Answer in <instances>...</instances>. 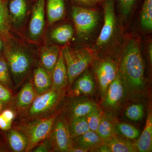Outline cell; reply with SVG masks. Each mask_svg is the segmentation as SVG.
Masks as SVG:
<instances>
[{"mask_svg":"<svg viewBox=\"0 0 152 152\" xmlns=\"http://www.w3.org/2000/svg\"><path fill=\"white\" fill-rule=\"evenodd\" d=\"M145 66L138 41L131 40L125 47L118 73L124 85L126 94H137L145 88Z\"/></svg>","mask_w":152,"mask_h":152,"instance_id":"obj_1","label":"cell"},{"mask_svg":"<svg viewBox=\"0 0 152 152\" xmlns=\"http://www.w3.org/2000/svg\"><path fill=\"white\" fill-rule=\"evenodd\" d=\"M3 56L7 61L15 88H18L29 75L34 57L27 50L14 42H4Z\"/></svg>","mask_w":152,"mask_h":152,"instance_id":"obj_2","label":"cell"},{"mask_svg":"<svg viewBox=\"0 0 152 152\" xmlns=\"http://www.w3.org/2000/svg\"><path fill=\"white\" fill-rule=\"evenodd\" d=\"M64 91L51 89L42 94L37 96L28 108L19 117L20 121L46 118L57 113Z\"/></svg>","mask_w":152,"mask_h":152,"instance_id":"obj_3","label":"cell"},{"mask_svg":"<svg viewBox=\"0 0 152 152\" xmlns=\"http://www.w3.org/2000/svg\"><path fill=\"white\" fill-rule=\"evenodd\" d=\"M59 114L57 112L46 118L20 121L15 126V128L23 133L27 139L26 152L31 151L34 148L48 137Z\"/></svg>","mask_w":152,"mask_h":152,"instance_id":"obj_4","label":"cell"},{"mask_svg":"<svg viewBox=\"0 0 152 152\" xmlns=\"http://www.w3.org/2000/svg\"><path fill=\"white\" fill-rule=\"evenodd\" d=\"M62 53L67 72L68 86L72 85L92 61L91 53L88 49L73 50L65 47Z\"/></svg>","mask_w":152,"mask_h":152,"instance_id":"obj_5","label":"cell"},{"mask_svg":"<svg viewBox=\"0 0 152 152\" xmlns=\"http://www.w3.org/2000/svg\"><path fill=\"white\" fill-rule=\"evenodd\" d=\"M53 151L69 152L73 145L69 123L61 114H59L48 137Z\"/></svg>","mask_w":152,"mask_h":152,"instance_id":"obj_6","label":"cell"},{"mask_svg":"<svg viewBox=\"0 0 152 152\" xmlns=\"http://www.w3.org/2000/svg\"><path fill=\"white\" fill-rule=\"evenodd\" d=\"M72 15L77 33L82 37L89 34L98 24L99 14L94 9L75 6Z\"/></svg>","mask_w":152,"mask_h":152,"instance_id":"obj_7","label":"cell"},{"mask_svg":"<svg viewBox=\"0 0 152 152\" xmlns=\"http://www.w3.org/2000/svg\"><path fill=\"white\" fill-rule=\"evenodd\" d=\"M104 23L96 41L97 47L100 48L108 43L113 36L116 26L114 0H106L104 5Z\"/></svg>","mask_w":152,"mask_h":152,"instance_id":"obj_8","label":"cell"},{"mask_svg":"<svg viewBox=\"0 0 152 152\" xmlns=\"http://www.w3.org/2000/svg\"><path fill=\"white\" fill-rule=\"evenodd\" d=\"M97 108L96 104L92 101L76 98L68 102L61 114L69 122L75 118L86 116Z\"/></svg>","mask_w":152,"mask_h":152,"instance_id":"obj_9","label":"cell"},{"mask_svg":"<svg viewBox=\"0 0 152 152\" xmlns=\"http://www.w3.org/2000/svg\"><path fill=\"white\" fill-rule=\"evenodd\" d=\"M96 75L102 97L104 98L109 85L116 77L118 67L115 63L110 59L101 61L96 66Z\"/></svg>","mask_w":152,"mask_h":152,"instance_id":"obj_10","label":"cell"},{"mask_svg":"<svg viewBox=\"0 0 152 152\" xmlns=\"http://www.w3.org/2000/svg\"><path fill=\"white\" fill-rule=\"evenodd\" d=\"M29 26L28 34L33 40H38L42 34L45 25V0H36Z\"/></svg>","mask_w":152,"mask_h":152,"instance_id":"obj_11","label":"cell"},{"mask_svg":"<svg viewBox=\"0 0 152 152\" xmlns=\"http://www.w3.org/2000/svg\"><path fill=\"white\" fill-rule=\"evenodd\" d=\"M126 94L124 83L118 73L111 82L104 97L103 104L108 108H114L119 105Z\"/></svg>","mask_w":152,"mask_h":152,"instance_id":"obj_12","label":"cell"},{"mask_svg":"<svg viewBox=\"0 0 152 152\" xmlns=\"http://www.w3.org/2000/svg\"><path fill=\"white\" fill-rule=\"evenodd\" d=\"M36 96L32 79H31L23 85L15 99L13 100V107L20 115L29 107Z\"/></svg>","mask_w":152,"mask_h":152,"instance_id":"obj_13","label":"cell"},{"mask_svg":"<svg viewBox=\"0 0 152 152\" xmlns=\"http://www.w3.org/2000/svg\"><path fill=\"white\" fill-rule=\"evenodd\" d=\"M52 80L51 89L64 91L68 86L67 72L62 50L60 52L59 56L56 66L51 74Z\"/></svg>","mask_w":152,"mask_h":152,"instance_id":"obj_14","label":"cell"},{"mask_svg":"<svg viewBox=\"0 0 152 152\" xmlns=\"http://www.w3.org/2000/svg\"><path fill=\"white\" fill-rule=\"evenodd\" d=\"M4 132L6 147L13 152H26L28 142L23 133L15 128H12Z\"/></svg>","mask_w":152,"mask_h":152,"instance_id":"obj_15","label":"cell"},{"mask_svg":"<svg viewBox=\"0 0 152 152\" xmlns=\"http://www.w3.org/2000/svg\"><path fill=\"white\" fill-rule=\"evenodd\" d=\"M59 48L52 45L42 47L40 51V62L41 66L50 75L59 56Z\"/></svg>","mask_w":152,"mask_h":152,"instance_id":"obj_16","label":"cell"},{"mask_svg":"<svg viewBox=\"0 0 152 152\" xmlns=\"http://www.w3.org/2000/svg\"><path fill=\"white\" fill-rule=\"evenodd\" d=\"M8 7L12 25H21L27 13V0H8Z\"/></svg>","mask_w":152,"mask_h":152,"instance_id":"obj_17","label":"cell"},{"mask_svg":"<svg viewBox=\"0 0 152 152\" xmlns=\"http://www.w3.org/2000/svg\"><path fill=\"white\" fill-rule=\"evenodd\" d=\"M32 80L37 96L46 92L51 89L50 75L41 66H38L34 70Z\"/></svg>","mask_w":152,"mask_h":152,"instance_id":"obj_18","label":"cell"},{"mask_svg":"<svg viewBox=\"0 0 152 152\" xmlns=\"http://www.w3.org/2000/svg\"><path fill=\"white\" fill-rule=\"evenodd\" d=\"M95 84L92 76L86 72L76 81L71 89V94L75 96L90 95L94 93Z\"/></svg>","mask_w":152,"mask_h":152,"instance_id":"obj_19","label":"cell"},{"mask_svg":"<svg viewBox=\"0 0 152 152\" xmlns=\"http://www.w3.org/2000/svg\"><path fill=\"white\" fill-rule=\"evenodd\" d=\"M104 141L97 133L90 130L73 139V145L87 151H95L102 145Z\"/></svg>","mask_w":152,"mask_h":152,"instance_id":"obj_20","label":"cell"},{"mask_svg":"<svg viewBox=\"0 0 152 152\" xmlns=\"http://www.w3.org/2000/svg\"><path fill=\"white\" fill-rule=\"evenodd\" d=\"M139 138L135 143L137 151L151 152L152 150V115L148 114L145 128Z\"/></svg>","mask_w":152,"mask_h":152,"instance_id":"obj_21","label":"cell"},{"mask_svg":"<svg viewBox=\"0 0 152 152\" xmlns=\"http://www.w3.org/2000/svg\"><path fill=\"white\" fill-rule=\"evenodd\" d=\"M104 145L107 152L137 151L135 143H133L130 140L116 135L105 141Z\"/></svg>","mask_w":152,"mask_h":152,"instance_id":"obj_22","label":"cell"},{"mask_svg":"<svg viewBox=\"0 0 152 152\" xmlns=\"http://www.w3.org/2000/svg\"><path fill=\"white\" fill-rule=\"evenodd\" d=\"M0 37L4 42L14 39L9 13L8 1L0 0Z\"/></svg>","mask_w":152,"mask_h":152,"instance_id":"obj_23","label":"cell"},{"mask_svg":"<svg viewBox=\"0 0 152 152\" xmlns=\"http://www.w3.org/2000/svg\"><path fill=\"white\" fill-rule=\"evenodd\" d=\"M65 13L64 0H48L47 14L48 21L50 24L61 19Z\"/></svg>","mask_w":152,"mask_h":152,"instance_id":"obj_24","label":"cell"},{"mask_svg":"<svg viewBox=\"0 0 152 152\" xmlns=\"http://www.w3.org/2000/svg\"><path fill=\"white\" fill-rule=\"evenodd\" d=\"M115 124L110 115L103 114L97 133L104 140H107L116 135Z\"/></svg>","mask_w":152,"mask_h":152,"instance_id":"obj_25","label":"cell"},{"mask_svg":"<svg viewBox=\"0 0 152 152\" xmlns=\"http://www.w3.org/2000/svg\"><path fill=\"white\" fill-rule=\"evenodd\" d=\"M74 31L70 25L65 24L56 28L50 34L51 38L56 42L64 44L70 41L74 36Z\"/></svg>","mask_w":152,"mask_h":152,"instance_id":"obj_26","label":"cell"},{"mask_svg":"<svg viewBox=\"0 0 152 152\" xmlns=\"http://www.w3.org/2000/svg\"><path fill=\"white\" fill-rule=\"evenodd\" d=\"M73 139L90 131L86 116L75 118L68 122Z\"/></svg>","mask_w":152,"mask_h":152,"instance_id":"obj_27","label":"cell"},{"mask_svg":"<svg viewBox=\"0 0 152 152\" xmlns=\"http://www.w3.org/2000/svg\"><path fill=\"white\" fill-rule=\"evenodd\" d=\"M115 127L116 134L129 140H136L140 135V132L138 129L126 123H119L115 124Z\"/></svg>","mask_w":152,"mask_h":152,"instance_id":"obj_28","label":"cell"},{"mask_svg":"<svg viewBox=\"0 0 152 152\" xmlns=\"http://www.w3.org/2000/svg\"><path fill=\"white\" fill-rule=\"evenodd\" d=\"M0 83L11 91L15 88L8 65L3 55L0 56Z\"/></svg>","mask_w":152,"mask_h":152,"instance_id":"obj_29","label":"cell"},{"mask_svg":"<svg viewBox=\"0 0 152 152\" xmlns=\"http://www.w3.org/2000/svg\"><path fill=\"white\" fill-rule=\"evenodd\" d=\"M141 23L145 29H152V0H145L141 13Z\"/></svg>","mask_w":152,"mask_h":152,"instance_id":"obj_30","label":"cell"},{"mask_svg":"<svg viewBox=\"0 0 152 152\" xmlns=\"http://www.w3.org/2000/svg\"><path fill=\"white\" fill-rule=\"evenodd\" d=\"M144 114V107L140 104H134L129 106L125 112L126 118L133 121H138L141 120Z\"/></svg>","mask_w":152,"mask_h":152,"instance_id":"obj_31","label":"cell"},{"mask_svg":"<svg viewBox=\"0 0 152 152\" xmlns=\"http://www.w3.org/2000/svg\"><path fill=\"white\" fill-rule=\"evenodd\" d=\"M103 114V113L102 110L97 108L86 116V118L90 130L97 133Z\"/></svg>","mask_w":152,"mask_h":152,"instance_id":"obj_32","label":"cell"},{"mask_svg":"<svg viewBox=\"0 0 152 152\" xmlns=\"http://www.w3.org/2000/svg\"><path fill=\"white\" fill-rule=\"evenodd\" d=\"M11 91L10 90L0 83V104L2 108L12 104L13 97Z\"/></svg>","mask_w":152,"mask_h":152,"instance_id":"obj_33","label":"cell"},{"mask_svg":"<svg viewBox=\"0 0 152 152\" xmlns=\"http://www.w3.org/2000/svg\"><path fill=\"white\" fill-rule=\"evenodd\" d=\"M136 0H118L119 6L121 12L127 15L132 10Z\"/></svg>","mask_w":152,"mask_h":152,"instance_id":"obj_34","label":"cell"},{"mask_svg":"<svg viewBox=\"0 0 152 152\" xmlns=\"http://www.w3.org/2000/svg\"><path fill=\"white\" fill-rule=\"evenodd\" d=\"M35 152H49L53 151L51 145L49 138L45 139L43 141L39 144L31 151Z\"/></svg>","mask_w":152,"mask_h":152,"instance_id":"obj_35","label":"cell"},{"mask_svg":"<svg viewBox=\"0 0 152 152\" xmlns=\"http://www.w3.org/2000/svg\"><path fill=\"white\" fill-rule=\"evenodd\" d=\"M12 122L0 114V130L3 131L9 130L12 128Z\"/></svg>","mask_w":152,"mask_h":152,"instance_id":"obj_36","label":"cell"},{"mask_svg":"<svg viewBox=\"0 0 152 152\" xmlns=\"http://www.w3.org/2000/svg\"><path fill=\"white\" fill-rule=\"evenodd\" d=\"M74 2L81 5L90 7L93 6V3L90 0H72Z\"/></svg>","mask_w":152,"mask_h":152,"instance_id":"obj_37","label":"cell"},{"mask_svg":"<svg viewBox=\"0 0 152 152\" xmlns=\"http://www.w3.org/2000/svg\"><path fill=\"white\" fill-rule=\"evenodd\" d=\"M4 47V41L0 37V56H3Z\"/></svg>","mask_w":152,"mask_h":152,"instance_id":"obj_38","label":"cell"},{"mask_svg":"<svg viewBox=\"0 0 152 152\" xmlns=\"http://www.w3.org/2000/svg\"><path fill=\"white\" fill-rule=\"evenodd\" d=\"M148 54L149 57L150 62L152 63V44H150L148 49Z\"/></svg>","mask_w":152,"mask_h":152,"instance_id":"obj_39","label":"cell"},{"mask_svg":"<svg viewBox=\"0 0 152 152\" xmlns=\"http://www.w3.org/2000/svg\"><path fill=\"white\" fill-rule=\"evenodd\" d=\"M4 144L3 143L2 141L0 140V151H4L5 148Z\"/></svg>","mask_w":152,"mask_h":152,"instance_id":"obj_40","label":"cell"},{"mask_svg":"<svg viewBox=\"0 0 152 152\" xmlns=\"http://www.w3.org/2000/svg\"><path fill=\"white\" fill-rule=\"evenodd\" d=\"M90 1L93 3L94 2H98L101 1H103V0H90Z\"/></svg>","mask_w":152,"mask_h":152,"instance_id":"obj_41","label":"cell"},{"mask_svg":"<svg viewBox=\"0 0 152 152\" xmlns=\"http://www.w3.org/2000/svg\"><path fill=\"white\" fill-rule=\"evenodd\" d=\"M2 109V107L1 105L0 104V113H1V110Z\"/></svg>","mask_w":152,"mask_h":152,"instance_id":"obj_42","label":"cell"},{"mask_svg":"<svg viewBox=\"0 0 152 152\" xmlns=\"http://www.w3.org/2000/svg\"><path fill=\"white\" fill-rule=\"evenodd\" d=\"M5 1H8V0H5Z\"/></svg>","mask_w":152,"mask_h":152,"instance_id":"obj_43","label":"cell"}]
</instances>
